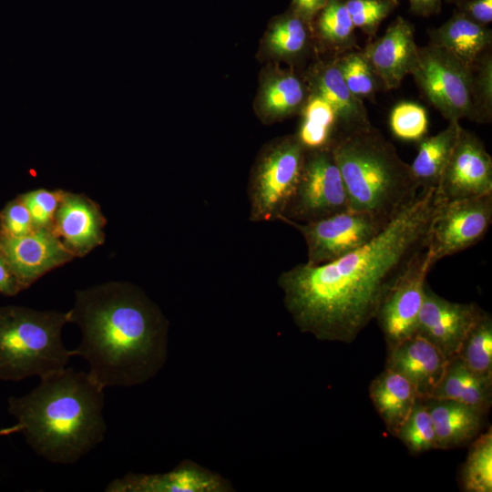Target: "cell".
<instances>
[{
    "instance_id": "obj_25",
    "label": "cell",
    "mask_w": 492,
    "mask_h": 492,
    "mask_svg": "<svg viewBox=\"0 0 492 492\" xmlns=\"http://www.w3.org/2000/svg\"><path fill=\"white\" fill-rule=\"evenodd\" d=\"M338 117L322 97L313 93L302 108V121L297 138L305 149L331 148L338 137Z\"/></svg>"
},
{
    "instance_id": "obj_26",
    "label": "cell",
    "mask_w": 492,
    "mask_h": 492,
    "mask_svg": "<svg viewBox=\"0 0 492 492\" xmlns=\"http://www.w3.org/2000/svg\"><path fill=\"white\" fill-rule=\"evenodd\" d=\"M302 82L292 72H281L270 77L260 96L262 113L272 119L288 117L300 109L306 101Z\"/></svg>"
},
{
    "instance_id": "obj_6",
    "label": "cell",
    "mask_w": 492,
    "mask_h": 492,
    "mask_svg": "<svg viewBox=\"0 0 492 492\" xmlns=\"http://www.w3.org/2000/svg\"><path fill=\"white\" fill-rule=\"evenodd\" d=\"M305 155L296 136L287 137L265 149L252 172L249 187L250 220H282L295 192Z\"/></svg>"
},
{
    "instance_id": "obj_27",
    "label": "cell",
    "mask_w": 492,
    "mask_h": 492,
    "mask_svg": "<svg viewBox=\"0 0 492 492\" xmlns=\"http://www.w3.org/2000/svg\"><path fill=\"white\" fill-rule=\"evenodd\" d=\"M311 26L292 10L276 17L266 36L268 50L275 56L292 58L307 47Z\"/></svg>"
},
{
    "instance_id": "obj_42",
    "label": "cell",
    "mask_w": 492,
    "mask_h": 492,
    "mask_svg": "<svg viewBox=\"0 0 492 492\" xmlns=\"http://www.w3.org/2000/svg\"><path fill=\"white\" fill-rule=\"evenodd\" d=\"M21 431H22V425L18 423L15 425L0 429V436H9V435H12V434H15V433H17V432H21Z\"/></svg>"
},
{
    "instance_id": "obj_28",
    "label": "cell",
    "mask_w": 492,
    "mask_h": 492,
    "mask_svg": "<svg viewBox=\"0 0 492 492\" xmlns=\"http://www.w3.org/2000/svg\"><path fill=\"white\" fill-rule=\"evenodd\" d=\"M466 492L492 491V429L478 434L469 447L461 475Z\"/></svg>"
},
{
    "instance_id": "obj_15",
    "label": "cell",
    "mask_w": 492,
    "mask_h": 492,
    "mask_svg": "<svg viewBox=\"0 0 492 492\" xmlns=\"http://www.w3.org/2000/svg\"><path fill=\"white\" fill-rule=\"evenodd\" d=\"M106 223L96 201L85 194L62 191L53 231L74 257H83L104 242Z\"/></svg>"
},
{
    "instance_id": "obj_11",
    "label": "cell",
    "mask_w": 492,
    "mask_h": 492,
    "mask_svg": "<svg viewBox=\"0 0 492 492\" xmlns=\"http://www.w3.org/2000/svg\"><path fill=\"white\" fill-rule=\"evenodd\" d=\"M492 193V158L482 141L461 127L436 188V201L445 203Z\"/></svg>"
},
{
    "instance_id": "obj_34",
    "label": "cell",
    "mask_w": 492,
    "mask_h": 492,
    "mask_svg": "<svg viewBox=\"0 0 492 492\" xmlns=\"http://www.w3.org/2000/svg\"><path fill=\"white\" fill-rule=\"evenodd\" d=\"M390 129L395 137L406 141H419L426 136L428 117L425 108L415 102H400L389 117Z\"/></svg>"
},
{
    "instance_id": "obj_7",
    "label": "cell",
    "mask_w": 492,
    "mask_h": 492,
    "mask_svg": "<svg viewBox=\"0 0 492 492\" xmlns=\"http://www.w3.org/2000/svg\"><path fill=\"white\" fill-rule=\"evenodd\" d=\"M411 75L427 101L449 122L471 118V67L429 44L419 47L417 64Z\"/></svg>"
},
{
    "instance_id": "obj_20",
    "label": "cell",
    "mask_w": 492,
    "mask_h": 492,
    "mask_svg": "<svg viewBox=\"0 0 492 492\" xmlns=\"http://www.w3.org/2000/svg\"><path fill=\"white\" fill-rule=\"evenodd\" d=\"M312 83L313 93L334 108L338 117L339 135L371 125L364 102L350 91L335 61L318 67Z\"/></svg>"
},
{
    "instance_id": "obj_4",
    "label": "cell",
    "mask_w": 492,
    "mask_h": 492,
    "mask_svg": "<svg viewBox=\"0 0 492 492\" xmlns=\"http://www.w3.org/2000/svg\"><path fill=\"white\" fill-rule=\"evenodd\" d=\"M331 149L352 210L387 225L420 190L410 164L372 124L340 134Z\"/></svg>"
},
{
    "instance_id": "obj_3",
    "label": "cell",
    "mask_w": 492,
    "mask_h": 492,
    "mask_svg": "<svg viewBox=\"0 0 492 492\" xmlns=\"http://www.w3.org/2000/svg\"><path fill=\"white\" fill-rule=\"evenodd\" d=\"M103 391L88 373L66 367L41 378L26 395L11 397L9 412L36 454L74 463L104 439Z\"/></svg>"
},
{
    "instance_id": "obj_31",
    "label": "cell",
    "mask_w": 492,
    "mask_h": 492,
    "mask_svg": "<svg viewBox=\"0 0 492 492\" xmlns=\"http://www.w3.org/2000/svg\"><path fill=\"white\" fill-rule=\"evenodd\" d=\"M395 437L414 455L436 449L433 421L423 399L416 398L410 415Z\"/></svg>"
},
{
    "instance_id": "obj_21",
    "label": "cell",
    "mask_w": 492,
    "mask_h": 492,
    "mask_svg": "<svg viewBox=\"0 0 492 492\" xmlns=\"http://www.w3.org/2000/svg\"><path fill=\"white\" fill-rule=\"evenodd\" d=\"M430 43L439 46L468 67L484 54L492 43V32L460 12L429 32Z\"/></svg>"
},
{
    "instance_id": "obj_37",
    "label": "cell",
    "mask_w": 492,
    "mask_h": 492,
    "mask_svg": "<svg viewBox=\"0 0 492 492\" xmlns=\"http://www.w3.org/2000/svg\"><path fill=\"white\" fill-rule=\"evenodd\" d=\"M35 229L30 213L17 197L10 201L0 213V231L9 236H23Z\"/></svg>"
},
{
    "instance_id": "obj_18",
    "label": "cell",
    "mask_w": 492,
    "mask_h": 492,
    "mask_svg": "<svg viewBox=\"0 0 492 492\" xmlns=\"http://www.w3.org/2000/svg\"><path fill=\"white\" fill-rule=\"evenodd\" d=\"M448 358L428 341L415 334L388 350L385 368L405 378L418 398H429L439 384Z\"/></svg>"
},
{
    "instance_id": "obj_1",
    "label": "cell",
    "mask_w": 492,
    "mask_h": 492,
    "mask_svg": "<svg viewBox=\"0 0 492 492\" xmlns=\"http://www.w3.org/2000/svg\"><path fill=\"white\" fill-rule=\"evenodd\" d=\"M435 192L436 188L420 189L360 248L330 262L301 263L280 274L284 305L302 332L350 343L375 319L385 295L426 250Z\"/></svg>"
},
{
    "instance_id": "obj_40",
    "label": "cell",
    "mask_w": 492,
    "mask_h": 492,
    "mask_svg": "<svg viewBox=\"0 0 492 492\" xmlns=\"http://www.w3.org/2000/svg\"><path fill=\"white\" fill-rule=\"evenodd\" d=\"M23 290L0 251V293L15 295Z\"/></svg>"
},
{
    "instance_id": "obj_16",
    "label": "cell",
    "mask_w": 492,
    "mask_h": 492,
    "mask_svg": "<svg viewBox=\"0 0 492 492\" xmlns=\"http://www.w3.org/2000/svg\"><path fill=\"white\" fill-rule=\"evenodd\" d=\"M418 51L412 24L397 16L382 36L365 46L363 54L384 87L394 89L412 74Z\"/></svg>"
},
{
    "instance_id": "obj_9",
    "label": "cell",
    "mask_w": 492,
    "mask_h": 492,
    "mask_svg": "<svg viewBox=\"0 0 492 492\" xmlns=\"http://www.w3.org/2000/svg\"><path fill=\"white\" fill-rule=\"evenodd\" d=\"M491 223L492 193L436 202L426 240V251L433 265L478 243Z\"/></svg>"
},
{
    "instance_id": "obj_19",
    "label": "cell",
    "mask_w": 492,
    "mask_h": 492,
    "mask_svg": "<svg viewBox=\"0 0 492 492\" xmlns=\"http://www.w3.org/2000/svg\"><path fill=\"white\" fill-rule=\"evenodd\" d=\"M423 400L433 421L436 449L463 446L480 433L486 413L449 399Z\"/></svg>"
},
{
    "instance_id": "obj_17",
    "label": "cell",
    "mask_w": 492,
    "mask_h": 492,
    "mask_svg": "<svg viewBox=\"0 0 492 492\" xmlns=\"http://www.w3.org/2000/svg\"><path fill=\"white\" fill-rule=\"evenodd\" d=\"M108 492H226L230 484L220 475L190 461L164 474H133L111 481Z\"/></svg>"
},
{
    "instance_id": "obj_36",
    "label": "cell",
    "mask_w": 492,
    "mask_h": 492,
    "mask_svg": "<svg viewBox=\"0 0 492 492\" xmlns=\"http://www.w3.org/2000/svg\"><path fill=\"white\" fill-rule=\"evenodd\" d=\"M62 191L38 189L19 196L30 213L35 228L53 229L54 217Z\"/></svg>"
},
{
    "instance_id": "obj_35",
    "label": "cell",
    "mask_w": 492,
    "mask_h": 492,
    "mask_svg": "<svg viewBox=\"0 0 492 492\" xmlns=\"http://www.w3.org/2000/svg\"><path fill=\"white\" fill-rule=\"evenodd\" d=\"M355 28L373 36L380 24L394 11L397 0H344Z\"/></svg>"
},
{
    "instance_id": "obj_23",
    "label": "cell",
    "mask_w": 492,
    "mask_h": 492,
    "mask_svg": "<svg viewBox=\"0 0 492 492\" xmlns=\"http://www.w3.org/2000/svg\"><path fill=\"white\" fill-rule=\"evenodd\" d=\"M430 397L460 402L487 414L492 405V379L476 374L453 356Z\"/></svg>"
},
{
    "instance_id": "obj_41",
    "label": "cell",
    "mask_w": 492,
    "mask_h": 492,
    "mask_svg": "<svg viewBox=\"0 0 492 492\" xmlns=\"http://www.w3.org/2000/svg\"><path fill=\"white\" fill-rule=\"evenodd\" d=\"M410 11L421 16H430L441 10V0H408Z\"/></svg>"
},
{
    "instance_id": "obj_33",
    "label": "cell",
    "mask_w": 492,
    "mask_h": 492,
    "mask_svg": "<svg viewBox=\"0 0 492 492\" xmlns=\"http://www.w3.org/2000/svg\"><path fill=\"white\" fill-rule=\"evenodd\" d=\"M473 121L488 122L492 113V59L487 51L471 66Z\"/></svg>"
},
{
    "instance_id": "obj_5",
    "label": "cell",
    "mask_w": 492,
    "mask_h": 492,
    "mask_svg": "<svg viewBox=\"0 0 492 492\" xmlns=\"http://www.w3.org/2000/svg\"><path fill=\"white\" fill-rule=\"evenodd\" d=\"M69 312L0 308V379L19 381L56 373L75 356L62 342Z\"/></svg>"
},
{
    "instance_id": "obj_12",
    "label": "cell",
    "mask_w": 492,
    "mask_h": 492,
    "mask_svg": "<svg viewBox=\"0 0 492 492\" xmlns=\"http://www.w3.org/2000/svg\"><path fill=\"white\" fill-rule=\"evenodd\" d=\"M433 263L425 250L384 298L375 316L390 350L416 333L426 275Z\"/></svg>"
},
{
    "instance_id": "obj_38",
    "label": "cell",
    "mask_w": 492,
    "mask_h": 492,
    "mask_svg": "<svg viewBox=\"0 0 492 492\" xmlns=\"http://www.w3.org/2000/svg\"><path fill=\"white\" fill-rule=\"evenodd\" d=\"M457 5L458 12L478 24L487 26L492 21V0H464Z\"/></svg>"
},
{
    "instance_id": "obj_24",
    "label": "cell",
    "mask_w": 492,
    "mask_h": 492,
    "mask_svg": "<svg viewBox=\"0 0 492 492\" xmlns=\"http://www.w3.org/2000/svg\"><path fill=\"white\" fill-rule=\"evenodd\" d=\"M460 128L459 121H452L435 136H425L418 141L417 154L410 168L420 189L436 188Z\"/></svg>"
},
{
    "instance_id": "obj_13",
    "label": "cell",
    "mask_w": 492,
    "mask_h": 492,
    "mask_svg": "<svg viewBox=\"0 0 492 492\" xmlns=\"http://www.w3.org/2000/svg\"><path fill=\"white\" fill-rule=\"evenodd\" d=\"M0 251L23 290L75 258L49 228H35L18 237L0 231Z\"/></svg>"
},
{
    "instance_id": "obj_22",
    "label": "cell",
    "mask_w": 492,
    "mask_h": 492,
    "mask_svg": "<svg viewBox=\"0 0 492 492\" xmlns=\"http://www.w3.org/2000/svg\"><path fill=\"white\" fill-rule=\"evenodd\" d=\"M369 395L386 430L395 437L416 401L414 387L402 375L385 368L371 382Z\"/></svg>"
},
{
    "instance_id": "obj_30",
    "label": "cell",
    "mask_w": 492,
    "mask_h": 492,
    "mask_svg": "<svg viewBox=\"0 0 492 492\" xmlns=\"http://www.w3.org/2000/svg\"><path fill=\"white\" fill-rule=\"evenodd\" d=\"M313 21L319 36L328 45L340 50L355 46V26L344 0H329Z\"/></svg>"
},
{
    "instance_id": "obj_14",
    "label": "cell",
    "mask_w": 492,
    "mask_h": 492,
    "mask_svg": "<svg viewBox=\"0 0 492 492\" xmlns=\"http://www.w3.org/2000/svg\"><path fill=\"white\" fill-rule=\"evenodd\" d=\"M483 313L474 302H455L441 297L426 282L416 334L449 359L457 354L466 334Z\"/></svg>"
},
{
    "instance_id": "obj_39",
    "label": "cell",
    "mask_w": 492,
    "mask_h": 492,
    "mask_svg": "<svg viewBox=\"0 0 492 492\" xmlns=\"http://www.w3.org/2000/svg\"><path fill=\"white\" fill-rule=\"evenodd\" d=\"M328 2L329 0H292L291 10L311 26Z\"/></svg>"
},
{
    "instance_id": "obj_29",
    "label": "cell",
    "mask_w": 492,
    "mask_h": 492,
    "mask_svg": "<svg viewBox=\"0 0 492 492\" xmlns=\"http://www.w3.org/2000/svg\"><path fill=\"white\" fill-rule=\"evenodd\" d=\"M476 374L492 379V318L484 312L456 355Z\"/></svg>"
},
{
    "instance_id": "obj_32",
    "label": "cell",
    "mask_w": 492,
    "mask_h": 492,
    "mask_svg": "<svg viewBox=\"0 0 492 492\" xmlns=\"http://www.w3.org/2000/svg\"><path fill=\"white\" fill-rule=\"evenodd\" d=\"M334 61L354 95L362 99L375 93L381 83L363 52L351 51Z\"/></svg>"
},
{
    "instance_id": "obj_10",
    "label": "cell",
    "mask_w": 492,
    "mask_h": 492,
    "mask_svg": "<svg viewBox=\"0 0 492 492\" xmlns=\"http://www.w3.org/2000/svg\"><path fill=\"white\" fill-rule=\"evenodd\" d=\"M283 221L302 233L307 246L306 262L313 265L330 262L360 248L386 226L350 209L308 222Z\"/></svg>"
},
{
    "instance_id": "obj_8",
    "label": "cell",
    "mask_w": 492,
    "mask_h": 492,
    "mask_svg": "<svg viewBox=\"0 0 492 492\" xmlns=\"http://www.w3.org/2000/svg\"><path fill=\"white\" fill-rule=\"evenodd\" d=\"M349 209L343 180L332 149H305L295 192L281 220L308 222Z\"/></svg>"
},
{
    "instance_id": "obj_2",
    "label": "cell",
    "mask_w": 492,
    "mask_h": 492,
    "mask_svg": "<svg viewBox=\"0 0 492 492\" xmlns=\"http://www.w3.org/2000/svg\"><path fill=\"white\" fill-rule=\"evenodd\" d=\"M69 315L82 332L75 356L87 360L102 388L141 384L163 365L168 322L137 286L110 282L77 291Z\"/></svg>"
},
{
    "instance_id": "obj_43",
    "label": "cell",
    "mask_w": 492,
    "mask_h": 492,
    "mask_svg": "<svg viewBox=\"0 0 492 492\" xmlns=\"http://www.w3.org/2000/svg\"><path fill=\"white\" fill-rule=\"evenodd\" d=\"M450 1H456V2H457V3H460V2H462V1H464V0H450Z\"/></svg>"
}]
</instances>
